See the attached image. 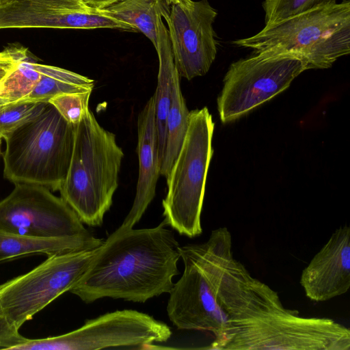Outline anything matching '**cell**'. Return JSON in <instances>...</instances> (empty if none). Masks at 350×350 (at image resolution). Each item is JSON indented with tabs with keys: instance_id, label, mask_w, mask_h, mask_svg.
<instances>
[{
	"instance_id": "1",
	"label": "cell",
	"mask_w": 350,
	"mask_h": 350,
	"mask_svg": "<svg viewBox=\"0 0 350 350\" xmlns=\"http://www.w3.org/2000/svg\"><path fill=\"white\" fill-rule=\"evenodd\" d=\"M226 320L219 350H349L350 330L329 318L304 317L285 308L276 291L234 258L219 289Z\"/></svg>"
},
{
	"instance_id": "2",
	"label": "cell",
	"mask_w": 350,
	"mask_h": 350,
	"mask_svg": "<svg viewBox=\"0 0 350 350\" xmlns=\"http://www.w3.org/2000/svg\"><path fill=\"white\" fill-rule=\"evenodd\" d=\"M163 219L150 228L122 224L95 253L70 292L86 304L110 297L144 303L169 293L179 273V243Z\"/></svg>"
},
{
	"instance_id": "3",
	"label": "cell",
	"mask_w": 350,
	"mask_h": 350,
	"mask_svg": "<svg viewBox=\"0 0 350 350\" xmlns=\"http://www.w3.org/2000/svg\"><path fill=\"white\" fill-rule=\"evenodd\" d=\"M179 252L184 271L169 293L168 317L180 329L212 333L216 342L226 323L218 294L234 258L231 234L226 227L217 228L206 242L179 246Z\"/></svg>"
},
{
	"instance_id": "4",
	"label": "cell",
	"mask_w": 350,
	"mask_h": 350,
	"mask_svg": "<svg viewBox=\"0 0 350 350\" xmlns=\"http://www.w3.org/2000/svg\"><path fill=\"white\" fill-rule=\"evenodd\" d=\"M123 157L115 134L102 127L89 109L75 125L70 164L59 190L83 224H103L118 187Z\"/></svg>"
},
{
	"instance_id": "5",
	"label": "cell",
	"mask_w": 350,
	"mask_h": 350,
	"mask_svg": "<svg viewBox=\"0 0 350 350\" xmlns=\"http://www.w3.org/2000/svg\"><path fill=\"white\" fill-rule=\"evenodd\" d=\"M232 43L254 53L296 55L308 70L330 68L350 53V1L321 6L265 25L255 35Z\"/></svg>"
},
{
	"instance_id": "6",
	"label": "cell",
	"mask_w": 350,
	"mask_h": 350,
	"mask_svg": "<svg viewBox=\"0 0 350 350\" xmlns=\"http://www.w3.org/2000/svg\"><path fill=\"white\" fill-rule=\"evenodd\" d=\"M75 135V125L48 103L38 116L4 139V178L59 191L70 164Z\"/></svg>"
},
{
	"instance_id": "7",
	"label": "cell",
	"mask_w": 350,
	"mask_h": 350,
	"mask_svg": "<svg viewBox=\"0 0 350 350\" xmlns=\"http://www.w3.org/2000/svg\"><path fill=\"white\" fill-rule=\"evenodd\" d=\"M214 122L208 109L189 111L188 129L171 170L163 200L164 220L180 234L202 232L201 213L210 161Z\"/></svg>"
},
{
	"instance_id": "8",
	"label": "cell",
	"mask_w": 350,
	"mask_h": 350,
	"mask_svg": "<svg viewBox=\"0 0 350 350\" xmlns=\"http://www.w3.org/2000/svg\"><path fill=\"white\" fill-rule=\"evenodd\" d=\"M306 63L296 55L270 52L232 63L217 98L222 122L234 121L288 88Z\"/></svg>"
},
{
	"instance_id": "9",
	"label": "cell",
	"mask_w": 350,
	"mask_h": 350,
	"mask_svg": "<svg viewBox=\"0 0 350 350\" xmlns=\"http://www.w3.org/2000/svg\"><path fill=\"white\" fill-rule=\"evenodd\" d=\"M95 250L54 254L0 284V314L17 329L76 284Z\"/></svg>"
},
{
	"instance_id": "10",
	"label": "cell",
	"mask_w": 350,
	"mask_h": 350,
	"mask_svg": "<svg viewBox=\"0 0 350 350\" xmlns=\"http://www.w3.org/2000/svg\"><path fill=\"white\" fill-rule=\"evenodd\" d=\"M170 327L135 310L107 312L87 320L72 332L44 338L29 339L11 350H96L111 348L144 349L167 341Z\"/></svg>"
},
{
	"instance_id": "11",
	"label": "cell",
	"mask_w": 350,
	"mask_h": 350,
	"mask_svg": "<svg viewBox=\"0 0 350 350\" xmlns=\"http://www.w3.org/2000/svg\"><path fill=\"white\" fill-rule=\"evenodd\" d=\"M0 229L33 238L94 236L61 197L44 186L30 183L15 184L0 201Z\"/></svg>"
},
{
	"instance_id": "12",
	"label": "cell",
	"mask_w": 350,
	"mask_h": 350,
	"mask_svg": "<svg viewBox=\"0 0 350 350\" xmlns=\"http://www.w3.org/2000/svg\"><path fill=\"white\" fill-rule=\"evenodd\" d=\"M217 15L208 0H171L165 20L179 77L191 80L208 71L217 55Z\"/></svg>"
},
{
	"instance_id": "13",
	"label": "cell",
	"mask_w": 350,
	"mask_h": 350,
	"mask_svg": "<svg viewBox=\"0 0 350 350\" xmlns=\"http://www.w3.org/2000/svg\"><path fill=\"white\" fill-rule=\"evenodd\" d=\"M300 284L306 296L325 301L350 288V228H337L303 269Z\"/></svg>"
},
{
	"instance_id": "14",
	"label": "cell",
	"mask_w": 350,
	"mask_h": 350,
	"mask_svg": "<svg viewBox=\"0 0 350 350\" xmlns=\"http://www.w3.org/2000/svg\"><path fill=\"white\" fill-rule=\"evenodd\" d=\"M137 152L139 173L136 193L122 225L133 228L140 220L156 193L161 161L155 120L154 95L147 101L137 118Z\"/></svg>"
},
{
	"instance_id": "15",
	"label": "cell",
	"mask_w": 350,
	"mask_h": 350,
	"mask_svg": "<svg viewBox=\"0 0 350 350\" xmlns=\"http://www.w3.org/2000/svg\"><path fill=\"white\" fill-rule=\"evenodd\" d=\"M91 9L83 0H0V29L47 28L57 13Z\"/></svg>"
},
{
	"instance_id": "16",
	"label": "cell",
	"mask_w": 350,
	"mask_h": 350,
	"mask_svg": "<svg viewBox=\"0 0 350 350\" xmlns=\"http://www.w3.org/2000/svg\"><path fill=\"white\" fill-rule=\"evenodd\" d=\"M159 72L154 94L155 120L160 161L163 159L166 135V120L172 103L174 81L178 73L172 51L167 29L161 15L157 18V47Z\"/></svg>"
},
{
	"instance_id": "17",
	"label": "cell",
	"mask_w": 350,
	"mask_h": 350,
	"mask_svg": "<svg viewBox=\"0 0 350 350\" xmlns=\"http://www.w3.org/2000/svg\"><path fill=\"white\" fill-rule=\"evenodd\" d=\"M103 239L94 236L66 239L33 238L17 235L0 229V262L32 254L47 256L73 251L92 250Z\"/></svg>"
},
{
	"instance_id": "18",
	"label": "cell",
	"mask_w": 350,
	"mask_h": 350,
	"mask_svg": "<svg viewBox=\"0 0 350 350\" xmlns=\"http://www.w3.org/2000/svg\"><path fill=\"white\" fill-rule=\"evenodd\" d=\"M38 67L40 79L30 94L22 100L48 102L60 94L85 92L94 88V80L81 75L53 66L38 64Z\"/></svg>"
},
{
	"instance_id": "19",
	"label": "cell",
	"mask_w": 350,
	"mask_h": 350,
	"mask_svg": "<svg viewBox=\"0 0 350 350\" xmlns=\"http://www.w3.org/2000/svg\"><path fill=\"white\" fill-rule=\"evenodd\" d=\"M101 12L129 24L157 47V18L161 15V0H121Z\"/></svg>"
},
{
	"instance_id": "20",
	"label": "cell",
	"mask_w": 350,
	"mask_h": 350,
	"mask_svg": "<svg viewBox=\"0 0 350 350\" xmlns=\"http://www.w3.org/2000/svg\"><path fill=\"white\" fill-rule=\"evenodd\" d=\"M179 75L174 78L172 103L166 120L165 144L160 174L168 176L184 142L189 126V114L182 94Z\"/></svg>"
},
{
	"instance_id": "21",
	"label": "cell",
	"mask_w": 350,
	"mask_h": 350,
	"mask_svg": "<svg viewBox=\"0 0 350 350\" xmlns=\"http://www.w3.org/2000/svg\"><path fill=\"white\" fill-rule=\"evenodd\" d=\"M40 76L38 63L27 56L0 81V98L12 103L23 100L34 88Z\"/></svg>"
},
{
	"instance_id": "22",
	"label": "cell",
	"mask_w": 350,
	"mask_h": 350,
	"mask_svg": "<svg viewBox=\"0 0 350 350\" xmlns=\"http://www.w3.org/2000/svg\"><path fill=\"white\" fill-rule=\"evenodd\" d=\"M48 102L20 100L0 110V137L5 139L11 133L38 116Z\"/></svg>"
},
{
	"instance_id": "23",
	"label": "cell",
	"mask_w": 350,
	"mask_h": 350,
	"mask_svg": "<svg viewBox=\"0 0 350 350\" xmlns=\"http://www.w3.org/2000/svg\"><path fill=\"white\" fill-rule=\"evenodd\" d=\"M336 3V0H264L265 25L275 23L316 8Z\"/></svg>"
},
{
	"instance_id": "24",
	"label": "cell",
	"mask_w": 350,
	"mask_h": 350,
	"mask_svg": "<svg viewBox=\"0 0 350 350\" xmlns=\"http://www.w3.org/2000/svg\"><path fill=\"white\" fill-rule=\"evenodd\" d=\"M92 92L63 93L51 98L48 102L68 122L77 125L90 109Z\"/></svg>"
},
{
	"instance_id": "25",
	"label": "cell",
	"mask_w": 350,
	"mask_h": 350,
	"mask_svg": "<svg viewBox=\"0 0 350 350\" xmlns=\"http://www.w3.org/2000/svg\"><path fill=\"white\" fill-rule=\"evenodd\" d=\"M0 314V349L11 350L27 339Z\"/></svg>"
},
{
	"instance_id": "26",
	"label": "cell",
	"mask_w": 350,
	"mask_h": 350,
	"mask_svg": "<svg viewBox=\"0 0 350 350\" xmlns=\"http://www.w3.org/2000/svg\"><path fill=\"white\" fill-rule=\"evenodd\" d=\"M27 49L10 46L0 52V74L9 73L18 62L26 58L28 55Z\"/></svg>"
},
{
	"instance_id": "27",
	"label": "cell",
	"mask_w": 350,
	"mask_h": 350,
	"mask_svg": "<svg viewBox=\"0 0 350 350\" xmlns=\"http://www.w3.org/2000/svg\"><path fill=\"white\" fill-rule=\"evenodd\" d=\"M120 1L121 0H83L88 6L98 10L105 8Z\"/></svg>"
},
{
	"instance_id": "28",
	"label": "cell",
	"mask_w": 350,
	"mask_h": 350,
	"mask_svg": "<svg viewBox=\"0 0 350 350\" xmlns=\"http://www.w3.org/2000/svg\"><path fill=\"white\" fill-rule=\"evenodd\" d=\"M161 1L163 8L161 16L165 18L170 11L171 0H161Z\"/></svg>"
},
{
	"instance_id": "29",
	"label": "cell",
	"mask_w": 350,
	"mask_h": 350,
	"mask_svg": "<svg viewBox=\"0 0 350 350\" xmlns=\"http://www.w3.org/2000/svg\"><path fill=\"white\" fill-rule=\"evenodd\" d=\"M10 103H12L2 98H0V110Z\"/></svg>"
},
{
	"instance_id": "30",
	"label": "cell",
	"mask_w": 350,
	"mask_h": 350,
	"mask_svg": "<svg viewBox=\"0 0 350 350\" xmlns=\"http://www.w3.org/2000/svg\"><path fill=\"white\" fill-rule=\"evenodd\" d=\"M11 72V71H10ZM8 73L0 74V81L8 75Z\"/></svg>"
},
{
	"instance_id": "31",
	"label": "cell",
	"mask_w": 350,
	"mask_h": 350,
	"mask_svg": "<svg viewBox=\"0 0 350 350\" xmlns=\"http://www.w3.org/2000/svg\"><path fill=\"white\" fill-rule=\"evenodd\" d=\"M1 139H2V138L0 137V150H1Z\"/></svg>"
}]
</instances>
